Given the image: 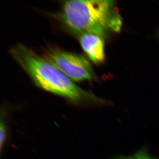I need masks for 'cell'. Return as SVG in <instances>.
I'll return each mask as SVG.
<instances>
[{
	"label": "cell",
	"mask_w": 159,
	"mask_h": 159,
	"mask_svg": "<svg viewBox=\"0 0 159 159\" xmlns=\"http://www.w3.org/2000/svg\"><path fill=\"white\" fill-rule=\"evenodd\" d=\"M10 54L40 88L67 99L75 104H103L105 101L83 89L44 57L21 44Z\"/></svg>",
	"instance_id": "6da1fadb"
},
{
	"label": "cell",
	"mask_w": 159,
	"mask_h": 159,
	"mask_svg": "<svg viewBox=\"0 0 159 159\" xmlns=\"http://www.w3.org/2000/svg\"><path fill=\"white\" fill-rule=\"evenodd\" d=\"M59 16L66 29L78 36L93 33L106 37L110 33L119 32L123 24L113 1H64Z\"/></svg>",
	"instance_id": "7a4b0ae2"
},
{
	"label": "cell",
	"mask_w": 159,
	"mask_h": 159,
	"mask_svg": "<svg viewBox=\"0 0 159 159\" xmlns=\"http://www.w3.org/2000/svg\"><path fill=\"white\" fill-rule=\"evenodd\" d=\"M44 57L74 82L96 79L92 66L82 55L53 48L46 51Z\"/></svg>",
	"instance_id": "3957f363"
},
{
	"label": "cell",
	"mask_w": 159,
	"mask_h": 159,
	"mask_svg": "<svg viewBox=\"0 0 159 159\" xmlns=\"http://www.w3.org/2000/svg\"><path fill=\"white\" fill-rule=\"evenodd\" d=\"M79 42L83 50L94 63L99 64L105 58L103 38L93 33L79 35Z\"/></svg>",
	"instance_id": "277c9868"
},
{
	"label": "cell",
	"mask_w": 159,
	"mask_h": 159,
	"mask_svg": "<svg viewBox=\"0 0 159 159\" xmlns=\"http://www.w3.org/2000/svg\"><path fill=\"white\" fill-rule=\"evenodd\" d=\"M6 126L4 117L1 116V124H0V145L2 149L3 145L5 144L6 139Z\"/></svg>",
	"instance_id": "5b68a950"
},
{
	"label": "cell",
	"mask_w": 159,
	"mask_h": 159,
	"mask_svg": "<svg viewBox=\"0 0 159 159\" xmlns=\"http://www.w3.org/2000/svg\"><path fill=\"white\" fill-rule=\"evenodd\" d=\"M124 159H155L148 155L145 150H142L139 153Z\"/></svg>",
	"instance_id": "8992f818"
}]
</instances>
